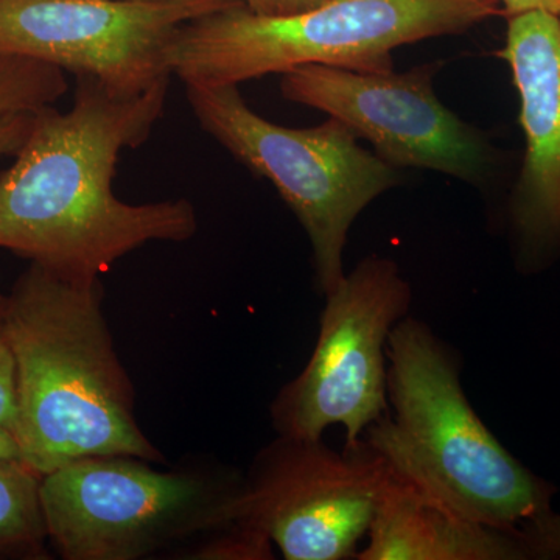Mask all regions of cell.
<instances>
[{
  "label": "cell",
  "instance_id": "cell-1",
  "mask_svg": "<svg viewBox=\"0 0 560 560\" xmlns=\"http://www.w3.org/2000/svg\"><path fill=\"white\" fill-rule=\"evenodd\" d=\"M171 79L116 97L79 75L72 108L39 109L0 175V248L70 282L95 283L147 243L190 241L198 219L189 201L130 205L113 189L121 151L142 145L164 114Z\"/></svg>",
  "mask_w": 560,
  "mask_h": 560
},
{
  "label": "cell",
  "instance_id": "cell-2",
  "mask_svg": "<svg viewBox=\"0 0 560 560\" xmlns=\"http://www.w3.org/2000/svg\"><path fill=\"white\" fill-rule=\"evenodd\" d=\"M0 330L16 360L14 438L27 466L46 475L94 456L164 460L136 422L102 282H70L32 264L7 296Z\"/></svg>",
  "mask_w": 560,
  "mask_h": 560
},
{
  "label": "cell",
  "instance_id": "cell-3",
  "mask_svg": "<svg viewBox=\"0 0 560 560\" xmlns=\"http://www.w3.org/2000/svg\"><path fill=\"white\" fill-rule=\"evenodd\" d=\"M386 359L389 410L361 441L492 528L518 530L551 511L555 488L515 459L475 412L447 342L405 316L390 331Z\"/></svg>",
  "mask_w": 560,
  "mask_h": 560
},
{
  "label": "cell",
  "instance_id": "cell-4",
  "mask_svg": "<svg viewBox=\"0 0 560 560\" xmlns=\"http://www.w3.org/2000/svg\"><path fill=\"white\" fill-rule=\"evenodd\" d=\"M493 16H503L499 0H327L290 14L238 3L184 25L167 66L184 84L208 86L311 65L385 72L397 47L458 35Z\"/></svg>",
  "mask_w": 560,
  "mask_h": 560
},
{
  "label": "cell",
  "instance_id": "cell-5",
  "mask_svg": "<svg viewBox=\"0 0 560 560\" xmlns=\"http://www.w3.org/2000/svg\"><path fill=\"white\" fill-rule=\"evenodd\" d=\"M202 130L250 172L271 180L312 243L324 296L345 279L342 253L353 221L399 184L397 168L359 143L337 119L280 127L249 108L238 84H186Z\"/></svg>",
  "mask_w": 560,
  "mask_h": 560
},
{
  "label": "cell",
  "instance_id": "cell-6",
  "mask_svg": "<svg viewBox=\"0 0 560 560\" xmlns=\"http://www.w3.org/2000/svg\"><path fill=\"white\" fill-rule=\"evenodd\" d=\"M238 488L198 471L154 470L132 456H94L43 475L39 501L62 559L138 560L234 529Z\"/></svg>",
  "mask_w": 560,
  "mask_h": 560
},
{
  "label": "cell",
  "instance_id": "cell-7",
  "mask_svg": "<svg viewBox=\"0 0 560 560\" xmlns=\"http://www.w3.org/2000/svg\"><path fill=\"white\" fill-rule=\"evenodd\" d=\"M411 287L396 261H360L326 296L316 348L304 371L271 407L279 436L319 441L335 423L346 430V451L357 448L372 423L389 410L386 346L408 316Z\"/></svg>",
  "mask_w": 560,
  "mask_h": 560
},
{
  "label": "cell",
  "instance_id": "cell-8",
  "mask_svg": "<svg viewBox=\"0 0 560 560\" xmlns=\"http://www.w3.org/2000/svg\"><path fill=\"white\" fill-rule=\"evenodd\" d=\"M386 475L388 460L366 442L338 453L323 440L279 436L241 482L235 523L289 560L355 559Z\"/></svg>",
  "mask_w": 560,
  "mask_h": 560
},
{
  "label": "cell",
  "instance_id": "cell-9",
  "mask_svg": "<svg viewBox=\"0 0 560 560\" xmlns=\"http://www.w3.org/2000/svg\"><path fill=\"white\" fill-rule=\"evenodd\" d=\"M243 0H0V54L92 77L116 97L171 79L184 25Z\"/></svg>",
  "mask_w": 560,
  "mask_h": 560
},
{
  "label": "cell",
  "instance_id": "cell-10",
  "mask_svg": "<svg viewBox=\"0 0 560 560\" xmlns=\"http://www.w3.org/2000/svg\"><path fill=\"white\" fill-rule=\"evenodd\" d=\"M434 70L301 66L282 73L280 91L287 101L340 120L394 168H427L477 183L490 164L488 143L442 105L433 91Z\"/></svg>",
  "mask_w": 560,
  "mask_h": 560
},
{
  "label": "cell",
  "instance_id": "cell-11",
  "mask_svg": "<svg viewBox=\"0 0 560 560\" xmlns=\"http://www.w3.org/2000/svg\"><path fill=\"white\" fill-rule=\"evenodd\" d=\"M497 55L521 95L526 139L512 226L522 259L537 265L560 249V18L544 11L508 18L506 44Z\"/></svg>",
  "mask_w": 560,
  "mask_h": 560
},
{
  "label": "cell",
  "instance_id": "cell-12",
  "mask_svg": "<svg viewBox=\"0 0 560 560\" xmlns=\"http://www.w3.org/2000/svg\"><path fill=\"white\" fill-rule=\"evenodd\" d=\"M386 460L388 475L368 530L366 545L360 548L355 559H533L521 529H497L475 521L410 471Z\"/></svg>",
  "mask_w": 560,
  "mask_h": 560
},
{
  "label": "cell",
  "instance_id": "cell-13",
  "mask_svg": "<svg viewBox=\"0 0 560 560\" xmlns=\"http://www.w3.org/2000/svg\"><path fill=\"white\" fill-rule=\"evenodd\" d=\"M40 478L24 460L0 459V559L46 558Z\"/></svg>",
  "mask_w": 560,
  "mask_h": 560
},
{
  "label": "cell",
  "instance_id": "cell-14",
  "mask_svg": "<svg viewBox=\"0 0 560 560\" xmlns=\"http://www.w3.org/2000/svg\"><path fill=\"white\" fill-rule=\"evenodd\" d=\"M68 91L65 70L47 62L0 54V116L36 113Z\"/></svg>",
  "mask_w": 560,
  "mask_h": 560
},
{
  "label": "cell",
  "instance_id": "cell-15",
  "mask_svg": "<svg viewBox=\"0 0 560 560\" xmlns=\"http://www.w3.org/2000/svg\"><path fill=\"white\" fill-rule=\"evenodd\" d=\"M20 415L16 360L5 335L0 330V427L14 434Z\"/></svg>",
  "mask_w": 560,
  "mask_h": 560
},
{
  "label": "cell",
  "instance_id": "cell-16",
  "mask_svg": "<svg viewBox=\"0 0 560 560\" xmlns=\"http://www.w3.org/2000/svg\"><path fill=\"white\" fill-rule=\"evenodd\" d=\"M533 559H560V515L548 511L521 526Z\"/></svg>",
  "mask_w": 560,
  "mask_h": 560
},
{
  "label": "cell",
  "instance_id": "cell-17",
  "mask_svg": "<svg viewBox=\"0 0 560 560\" xmlns=\"http://www.w3.org/2000/svg\"><path fill=\"white\" fill-rule=\"evenodd\" d=\"M36 113H10L0 116V158L10 153L16 154L24 145L31 135Z\"/></svg>",
  "mask_w": 560,
  "mask_h": 560
},
{
  "label": "cell",
  "instance_id": "cell-18",
  "mask_svg": "<svg viewBox=\"0 0 560 560\" xmlns=\"http://www.w3.org/2000/svg\"><path fill=\"white\" fill-rule=\"evenodd\" d=\"M503 16L511 18L530 11H544L560 18V0H499Z\"/></svg>",
  "mask_w": 560,
  "mask_h": 560
},
{
  "label": "cell",
  "instance_id": "cell-19",
  "mask_svg": "<svg viewBox=\"0 0 560 560\" xmlns=\"http://www.w3.org/2000/svg\"><path fill=\"white\" fill-rule=\"evenodd\" d=\"M248 9L261 14L294 13L293 0H243Z\"/></svg>",
  "mask_w": 560,
  "mask_h": 560
},
{
  "label": "cell",
  "instance_id": "cell-20",
  "mask_svg": "<svg viewBox=\"0 0 560 560\" xmlns=\"http://www.w3.org/2000/svg\"><path fill=\"white\" fill-rule=\"evenodd\" d=\"M0 459H21L20 445L11 431L0 427ZM22 460V459H21Z\"/></svg>",
  "mask_w": 560,
  "mask_h": 560
},
{
  "label": "cell",
  "instance_id": "cell-21",
  "mask_svg": "<svg viewBox=\"0 0 560 560\" xmlns=\"http://www.w3.org/2000/svg\"><path fill=\"white\" fill-rule=\"evenodd\" d=\"M294 2V10L296 11H304V10H311L313 7H318L320 3L327 2V0H293ZM294 11V13H296Z\"/></svg>",
  "mask_w": 560,
  "mask_h": 560
},
{
  "label": "cell",
  "instance_id": "cell-22",
  "mask_svg": "<svg viewBox=\"0 0 560 560\" xmlns=\"http://www.w3.org/2000/svg\"><path fill=\"white\" fill-rule=\"evenodd\" d=\"M7 296H0V324H2L3 312H5Z\"/></svg>",
  "mask_w": 560,
  "mask_h": 560
}]
</instances>
